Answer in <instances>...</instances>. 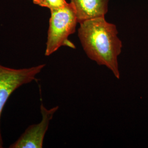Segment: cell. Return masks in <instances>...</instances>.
I'll return each mask as SVG.
<instances>
[{"label":"cell","instance_id":"obj_1","mask_svg":"<svg viewBox=\"0 0 148 148\" xmlns=\"http://www.w3.org/2000/svg\"><path fill=\"white\" fill-rule=\"evenodd\" d=\"M79 24L78 36L87 57L98 65L106 66L120 79L118 57L122 44L117 36L116 25L106 21L104 16L88 19Z\"/></svg>","mask_w":148,"mask_h":148},{"label":"cell","instance_id":"obj_2","mask_svg":"<svg viewBox=\"0 0 148 148\" xmlns=\"http://www.w3.org/2000/svg\"><path fill=\"white\" fill-rule=\"evenodd\" d=\"M51 12L45 53L46 56H51L62 46L75 48L68 37L75 32L78 23L76 12L71 3Z\"/></svg>","mask_w":148,"mask_h":148},{"label":"cell","instance_id":"obj_3","mask_svg":"<svg viewBox=\"0 0 148 148\" xmlns=\"http://www.w3.org/2000/svg\"><path fill=\"white\" fill-rule=\"evenodd\" d=\"M46 64L23 69H13L0 64V120L2 112L10 95L21 86L36 79ZM3 142L0 129V148Z\"/></svg>","mask_w":148,"mask_h":148},{"label":"cell","instance_id":"obj_4","mask_svg":"<svg viewBox=\"0 0 148 148\" xmlns=\"http://www.w3.org/2000/svg\"><path fill=\"white\" fill-rule=\"evenodd\" d=\"M59 109L58 106L47 109L41 103L40 110L42 120L37 124L29 126L17 140L10 146V148H41L43 139L48 130L49 122L54 114Z\"/></svg>","mask_w":148,"mask_h":148},{"label":"cell","instance_id":"obj_5","mask_svg":"<svg viewBox=\"0 0 148 148\" xmlns=\"http://www.w3.org/2000/svg\"><path fill=\"white\" fill-rule=\"evenodd\" d=\"M109 0H71L78 23L104 16L108 12Z\"/></svg>","mask_w":148,"mask_h":148},{"label":"cell","instance_id":"obj_6","mask_svg":"<svg viewBox=\"0 0 148 148\" xmlns=\"http://www.w3.org/2000/svg\"><path fill=\"white\" fill-rule=\"evenodd\" d=\"M33 2L35 5L48 8L51 11L62 8L68 4L65 0H33Z\"/></svg>","mask_w":148,"mask_h":148}]
</instances>
